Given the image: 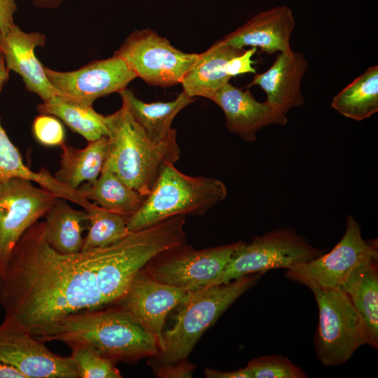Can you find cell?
Here are the masks:
<instances>
[{
    "mask_svg": "<svg viewBox=\"0 0 378 378\" xmlns=\"http://www.w3.org/2000/svg\"><path fill=\"white\" fill-rule=\"evenodd\" d=\"M204 374L208 378H252L251 373L247 366L231 372L206 369Z\"/></svg>",
    "mask_w": 378,
    "mask_h": 378,
    "instance_id": "836d02e7",
    "label": "cell"
},
{
    "mask_svg": "<svg viewBox=\"0 0 378 378\" xmlns=\"http://www.w3.org/2000/svg\"><path fill=\"white\" fill-rule=\"evenodd\" d=\"M109 246L62 254L45 240L44 221L20 237L0 275L2 323L39 340L67 316L109 307L102 267Z\"/></svg>",
    "mask_w": 378,
    "mask_h": 378,
    "instance_id": "6da1fadb",
    "label": "cell"
},
{
    "mask_svg": "<svg viewBox=\"0 0 378 378\" xmlns=\"http://www.w3.org/2000/svg\"><path fill=\"white\" fill-rule=\"evenodd\" d=\"M125 105L148 137L155 143L164 141L174 130L172 127L176 115L195 100L183 91L170 102H144L133 92L125 89L119 92Z\"/></svg>",
    "mask_w": 378,
    "mask_h": 378,
    "instance_id": "44dd1931",
    "label": "cell"
},
{
    "mask_svg": "<svg viewBox=\"0 0 378 378\" xmlns=\"http://www.w3.org/2000/svg\"><path fill=\"white\" fill-rule=\"evenodd\" d=\"M71 357L75 362L79 378H120L122 375L115 364L102 356L92 347L79 343L68 344Z\"/></svg>",
    "mask_w": 378,
    "mask_h": 378,
    "instance_id": "f1b7e54d",
    "label": "cell"
},
{
    "mask_svg": "<svg viewBox=\"0 0 378 378\" xmlns=\"http://www.w3.org/2000/svg\"><path fill=\"white\" fill-rule=\"evenodd\" d=\"M78 190L88 200H92L99 206L127 218L140 208L146 197L105 167L94 183L85 184Z\"/></svg>",
    "mask_w": 378,
    "mask_h": 378,
    "instance_id": "d4e9b609",
    "label": "cell"
},
{
    "mask_svg": "<svg viewBox=\"0 0 378 378\" xmlns=\"http://www.w3.org/2000/svg\"><path fill=\"white\" fill-rule=\"evenodd\" d=\"M245 50L225 43L222 40L216 41L199 57L183 78V91L189 97H202L210 99L214 93L231 78L226 69L227 62Z\"/></svg>",
    "mask_w": 378,
    "mask_h": 378,
    "instance_id": "d6986e66",
    "label": "cell"
},
{
    "mask_svg": "<svg viewBox=\"0 0 378 378\" xmlns=\"http://www.w3.org/2000/svg\"><path fill=\"white\" fill-rule=\"evenodd\" d=\"M0 378H25L16 368L0 363Z\"/></svg>",
    "mask_w": 378,
    "mask_h": 378,
    "instance_id": "e575fe53",
    "label": "cell"
},
{
    "mask_svg": "<svg viewBox=\"0 0 378 378\" xmlns=\"http://www.w3.org/2000/svg\"><path fill=\"white\" fill-rule=\"evenodd\" d=\"M35 139L46 146L64 144L65 131L62 124L53 115L42 114L35 118L32 124Z\"/></svg>",
    "mask_w": 378,
    "mask_h": 378,
    "instance_id": "4dcf8cb0",
    "label": "cell"
},
{
    "mask_svg": "<svg viewBox=\"0 0 378 378\" xmlns=\"http://www.w3.org/2000/svg\"><path fill=\"white\" fill-rule=\"evenodd\" d=\"M15 177L29 179L37 183L57 195L79 206L85 204L86 200L78 190H74L58 181L44 168L36 172L23 162L18 149L11 142L0 120V185Z\"/></svg>",
    "mask_w": 378,
    "mask_h": 378,
    "instance_id": "cb8c5ba5",
    "label": "cell"
},
{
    "mask_svg": "<svg viewBox=\"0 0 378 378\" xmlns=\"http://www.w3.org/2000/svg\"><path fill=\"white\" fill-rule=\"evenodd\" d=\"M308 62L301 52L291 50L279 52L272 65L265 72L255 75L248 88L258 85L267 94V102L285 115L304 103L301 90L302 77Z\"/></svg>",
    "mask_w": 378,
    "mask_h": 378,
    "instance_id": "ac0fdd59",
    "label": "cell"
},
{
    "mask_svg": "<svg viewBox=\"0 0 378 378\" xmlns=\"http://www.w3.org/2000/svg\"><path fill=\"white\" fill-rule=\"evenodd\" d=\"M323 253L292 228H281L253 238L233 253L224 270L205 286L230 281L241 276L272 269L289 270Z\"/></svg>",
    "mask_w": 378,
    "mask_h": 378,
    "instance_id": "52a82bcc",
    "label": "cell"
},
{
    "mask_svg": "<svg viewBox=\"0 0 378 378\" xmlns=\"http://www.w3.org/2000/svg\"><path fill=\"white\" fill-rule=\"evenodd\" d=\"M166 163L140 208L127 220L130 232L174 216L202 215L227 196L219 179L186 175Z\"/></svg>",
    "mask_w": 378,
    "mask_h": 378,
    "instance_id": "5b68a950",
    "label": "cell"
},
{
    "mask_svg": "<svg viewBox=\"0 0 378 378\" xmlns=\"http://www.w3.org/2000/svg\"><path fill=\"white\" fill-rule=\"evenodd\" d=\"M33 181L12 178L0 185V275L23 233L44 216L59 198Z\"/></svg>",
    "mask_w": 378,
    "mask_h": 378,
    "instance_id": "8fae6325",
    "label": "cell"
},
{
    "mask_svg": "<svg viewBox=\"0 0 378 378\" xmlns=\"http://www.w3.org/2000/svg\"><path fill=\"white\" fill-rule=\"evenodd\" d=\"M85 211L88 232L84 237L82 251L106 247L118 242L129 234L127 217L110 211L95 204H92Z\"/></svg>",
    "mask_w": 378,
    "mask_h": 378,
    "instance_id": "83f0119b",
    "label": "cell"
},
{
    "mask_svg": "<svg viewBox=\"0 0 378 378\" xmlns=\"http://www.w3.org/2000/svg\"><path fill=\"white\" fill-rule=\"evenodd\" d=\"M378 257L356 267L340 289L349 298L365 326L369 345L378 348Z\"/></svg>",
    "mask_w": 378,
    "mask_h": 378,
    "instance_id": "ffe728a7",
    "label": "cell"
},
{
    "mask_svg": "<svg viewBox=\"0 0 378 378\" xmlns=\"http://www.w3.org/2000/svg\"><path fill=\"white\" fill-rule=\"evenodd\" d=\"M0 363L14 367L25 378H79L71 356L55 354L43 342L4 323L0 325Z\"/></svg>",
    "mask_w": 378,
    "mask_h": 378,
    "instance_id": "4fadbf2b",
    "label": "cell"
},
{
    "mask_svg": "<svg viewBox=\"0 0 378 378\" xmlns=\"http://www.w3.org/2000/svg\"><path fill=\"white\" fill-rule=\"evenodd\" d=\"M148 84L162 88L181 83L199 54L187 53L150 29L131 33L115 52Z\"/></svg>",
    "mask_w": 378,
    "mask_h": 378,
    "instance_id": "9c48e42d",
    "label": "cell"
},
{
    "mask_svg": "<svg viewBox=\"0 0 378 378\" xmlns=\"http://www.w3.org/2000/svg\"><path fill=\"white\" fill-rule=\"evenodd\" d=\"M266 272H253L230 281L190 290L176 307L173 326L163 331L162 346L148 365L162 378L191 377L195 365L188 357L202 334Z\"/></svg>",
    "mask_w": 378,
    "mask_h": 378,
    "instance_id": "7a4b0ae2",
    "label": "cell"
},
{
    "mask_svg": "<svg viewBox=\"0 0 378 378\" xmlns=\"http://www.w3.org/2000/svg\"><path fill=\"white\" fill-rule=\"evenodd\" d=\"M295 27L291 9L281 6L256 14L221 40L234 48L255 47L270 55L286 52L292 50L290 36Z\"/></svg>",
    "mask_w": 378,
    "mask_h": 378,
    "instance_id": "e0dca14e",
    "label": "cell"
},
{
    "mask_svg": "<svg viewBox=\"0 0 378 378\" xmlns=\"http://www.w3.org/2000/svg\"><path fill=\"white\" fill-rule=\"evenodd\" d=\"M318 309L314 348L319 361L336 366L349 360L369 339L357 312L341 289L311 288Z\"/></svg>",
    "mask_w": 378,
    "mask_h": 378,
    "instance_id": "8992f818",
    "label": "cell"
},
{
    "mask_svg": "<svg viewBox=\"0 0 378 378\" xmlns=\"http://www.w3.org/2000/svg\"><path fill=\"white\" fill-rule=\"evenodd\" d=\"M330 106L343 116L360 121L378 111V66L369 67L336 94Z\"/></svg>",
    "mask_w": 378,
    "mask_h": 378,
    "instance_id": "484cf974",
    "label": "cell"
},
{
    "mask_svg": "<svg viewBox=\"0 0 378 378\" xmlns=\"http://www.w3.org/2000/svg\"><path fill=\"white\" fill-rule=\"evenodd\" d=\"M60 169L55 178L71 189L77 190L85 181L94 183L103 169L108 150V137L88 141L83 148L63 144Z\"/></svg>",
    "mask_w": 378,
    "mask_h": 378,
    "instance_id": "7402d4cb",
    "label": "cell"
},
{
    "mask_svg": "<svg viewBox=\"0 0 378 378\" xmlns=\"http://www.w3.org/2000/svg\"><path fill=\"white\" fill-rule=\"evenodd\" d=\"M242 243L238 241L202 250L185 244L159 254L142 270L160 283L187 290H195L218 276Z\"/></svg>",
    "mask_w": 378,
    "mask_h": 378,
    "instance_id": "30bf717a",
    "label": "cell"
},
{
    "mask_svg": "<svg viewBox=\"0 0 378 378\" xmlns=\"http://www.w3.org/2000/svg\"><path fill=\"white\" fill-rule=\"evenodd\" d=\"M65 1L67 0H31L38 8L48 9L56 8Z\"/></svg>",
    "mask_w": 378,
    "mask_h": 378,
    "instance_id": "8d00e7d4",
    "label": "cell"
},
{
    "mask_svg": "<svg viewBox=\"0 0 378 378\" xmlns=\"http://www.w3.org/2000/svg\"><path fill=\"white\" fill-rule=\"evenodd\" d=\"M377 257V239H364L360 224L349 215L342 239L330 252L287 270L285 275L310 289H340L356 267Z\"/></svg>",
    "mask_w": 378,
    "mask_h": 378,
    "instance_id": "ba28073f",
    "label": "cell"
},
{
    "mask_svg": "<svg viewBox=\"0 0 378 378\" xmlns=\"http://www.w3.org/2000/svg\"><path fill=\"white\" fill-rule=\"evenodd\" d=\"M189 291L155 281L141 270L116 305L154 337L159 351L162 346L167 315L182 302Z\"/></svg>",
    "mask_w": 378,
    "mask_h": 378,
    "instance_id": "5bb4252c",
    "label": "cell"
},
{
    "mask_svg": "<svg viewBox=\"0 0 378 378\" xmlns=\"http://www.w3.org/2000/svg\"><path fill=\"white\" fill-rule=\"evenodd\" d=\"M37 110L40 113L59 118L88 142L108 136L105 116L97 113L92 106L74 103L55 95L39 104Z\"/></svg>",
    "mask_w": 378,
    "mask_h": 378,
    "instance_id": "4316f807",
    "label": "cell"
},
{
    "mask_svg": "<svg viewBox=\"0 0 378 378\" xmlns=\"http://www.w3.org/2000/svg\"><path fill=\"white\" fill-rule=\"evenodd\" d=\"M38 340L87 344L114 364L132 363L158 352L154 337L118 305L71 314Z\"/></svg>",
    "mask_w": 378,
    "mask_h": 378,
    "instance_id": "3957f363",
    "label": "cell"
},
{
    "mask_svg": "<svg viewBox=\"0 0 378 378\" xmlns=\"http://www.w3.org/2000/svg\"><path fill=\"white\" fill-rule=\"evenodd\" d=\"M44 68L57 96L85 106H92L100 97L119 93L136 78L126 62L115 55L92 61L74 71H57Z\"/></svg>",
    "mask_w": 378,
    "mask_h": 378,
    "instance_id": "7c38bea8",
    "label": "cell"
},
{
    "mask_svg": "<svg viewBox=\"0 0 378 378\" xmlns=\"http://www.w3.org/2000/svg\"><path fill=\"white\" fill-rule=\"evenodd\" d=\"M248 368L252 378H304L303 370L289 358L279 355L261 356L251 360Z\"/></svg>",
    "mask_w": 378,
    "mask_h": 378,
    "instance_id": "f546056e",
    "label": "cell"
},
{
    "mask_svg": "<svg viewBox=\"0 0 378 378\" xmlns=\"http://www.w3.org/2000/svg\"><path fill=\"white\" fill-rule=\"evenodd\" d=\"M105 118L108 130V150L103 167L147 196L162 167L166 163L174 164L180 158L176 130L164 141L155 143L123 104Z\"/></svg>",
    "mask_w": 378,
    "mask_h": 378,
    "instance_id": "277c9868",
    "label": "cell"
},
{
    "mask_svg": "<svg viewBox=\"0 0 378 378\" xmlns=\"http://www.w3.org/2000/svg\"><path fill=\"white\" fill-rule=\"evenodd\" d=\"M18 10L15 0H0V32L6 33L14 24L13 16Z\"/></svg>",
    "mask_w": 378,
    "mask_h": 378,
    "instance_id": "d6a6232c",
    "label": "cell"
},
{
    "mask_svg": "<svg viewBox=\"0 0 378 378\" xmlns=\"http://www.w3.org/2000/svg\"><path fill=\"white\" fill-rule=\"evenodd\" d=\"M9 71L6 64L4 55L0 50V92L9 78Z\"/></svg>",
    "mask_w": 378,
    "mask_h": 378,
    "instance_id": "d590c367",
    "label": "cell"
},
{
    "mask_svg": "<svg viewBox=\"0 0 378 378\" xmlns=\"http://www.w3.org/2000/svg\"><path fill=\"white\" fill-rule=\"evenodd\" d=\"M210 99L224 113L225 125L231 132L247 141L256 139L258 132L269 125H285L286 115L269 102H258L248 90H243L226 83Z\"/></svg>",
    "mask_w": 378,
    "mask_h": 378,
    "instance_id": "9a60e30c",
    "label": "cell"
},
{
    "mask_svg": "<svg viewBox=\"0 0 378 378\" xmlns=\"http://www.w3.org/2000/svg\"><path fill=\"white\" fill-rule=\"evenodd\" d=\"M46 38L40 32H24L15 24L7 32H0V50L6 66L19 74L27 90L36 94L43 102L57 95L46 76L44 66L35 55V49L43 46Z\"/></svg>",
    "mask_w": 378,
    "mask_h": 378,
    "instance_id": "2e32d148",
    "label": "cell"
},
{
    "mask_svg": "<svg viewBox=\"0 0 378 378\" xmlns=\"http://www.w3.org/2000/svg\"><path fill=\"white\" fill-rule=\"evenodd\" d=\"M44 217V237L51 248L62 254L82 251L84 223L88 221L85 210L74 209L66 200L59 197Z\"/></svg>",
    "mask_w": 378,
    "mask_h": 378,
    "instance_id": "603a6c76",
    "label": "cell"
},
{
    "mask_svg": "<svg viewBox=\"0 0 378 378\" xmlns=\"http://www.w3.org/2000/svg\"><path fill=\"white\" fill-rule=\"evenodd\" d=\"M257 48L251 47L245 50L241 54L230 59L226 64L228 76L232 78L244 73H255V69L253 66L255 62L252 59L256 53Z\"/></svg>",
    "mask_w": 378,
    "mask_h": 378,
    "instance_id": "1f68e13d",
    "label": "cell"
}]
</instances>
